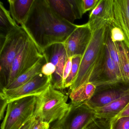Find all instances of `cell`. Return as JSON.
Here are the masks:
<instances>
[{
    "instance_id": "obj_1",
    "label": "cell",
    "mask_w": 129,
    "mask_h": 129,
    "mask_svg": "<svg viewBox=\"0 0 129 129\" xmlns=\"http://www.w3.org/2000/svg\"><path fill=\"white\" fill-rule=\"evenodd\" d=\"M77 25L58 15L47 0H35L28 17L22 25L42 51L57 43H64Z\"/></svg>"
},
{
    "instance_id": "obj_23",
    "label": "cell",
    "mask_w": 129,
    "mask_h": 129,
    "mask_svg": "<svg viewBox=\"0 0 129 129\" xmlns=\"http://www.w3.org/2000/svg\"><path fill=\"white\" fill-rule=\"evenodd\" d=\"M112 118L96 117L85 128L86 129H111Z\"/></svg>"
},
{
    "instance_id": "obj_9",
    "label": "cell",
    "mask_w": 129,
    "mask_h": 129,
    "mask_svg": "<svg viewBox=\"0 0 129 129\" xmlns=\"http://www.w3.org/2000/svg\"><path fill=\"white\" fill-rule=\"evenodd\" d=\"M129 93V84L124 82L96 86L92 97L86 102L91 108H102Z\"/></svg>"
},
{
    "instance_id": "obj_16",
    "label": "cell",
    "mask_w": 129,
    "mask_h": 129,
    "mask_svg": "<svg viewBox=\"0 0 129 129\" xmlns=\"http://www.w3.org/2000/svg\"><path fill=\"white\" fill-rule=\"evenodd\" d=\"M129 103V93L110 103L105 106L94 109L96 117L107 118L115 117Z\"/></svg>"
},
{
    "instance_id": "obj_3",
    "label": "cell",
    "mask_w": 129,
    "mask_h": 129,
    "mask_svg": "<svg viewBox=\"0 0 129 129\" xmlns=\"http://www.w3.org/2000/svg\"><path fill=\"white\" fill-rule=\"evenodd\" d=\"M68 95L53 88L51 84L37 96L35 116L38 120L50 124L62 118L68 110Z\"/></svg>"
},
{
    "instance_id": "obj_12",
    "label": "cell",
    "mask_w": 129,
    "mask_h": 129,
    "mask_svg": "<svg viewBox=\"0 0 129 129\" xmlns=\"http://www.w3.org/2000/svg\"><path fill=\"white\" fill-rule=\"evenodd\" d=\"M113 20V0H99L90 13L87 23L92 30L105 25L110 27Z\"/></svg>"
},
{
    "instance_id": "obj_29",
    "label": "cell",
    "mask_w": 129,
    "mask_h": 129,
    "mask_svg": "<svg viewBox=\"0 0 129 129\" xmlns=\"http://www.w3.org/2000/svg\"><path fill=\"white\" fill-rule=\"evenodd\" d=\"M72 57H69L68 58L64 68L63 73V81L64 84L66 80L68 77L71 70L72 66Z\"/></svg>"
},
{
    "instance_id": "obj_22",
    "label": "cell",
    "mask_w": 129,
    "mask_h": 129,
    "mask_svg": "<svg viewBox=\"0 0 129 129\" xmlns=\"http://www.w3.org/2000/svg\"><path fill=\"white\" fill-rule=\"evenodd\" d=\"M82 56H75L72 57V66L71 72L64 83V89L70 88L74 84L78 74Z\"/></svg>"
},
{
    "instance_id": "obj_18",
    "label": "cell",
    "mask_w": 129,
    "mask_h": 129,
    "mask_svg": "<svg viewBox=\"0 0 129 129\" xmlns=\"http://www.w3.org/2000/svg\"><path fill=\"white\" fill-rule=\"evenodd\" d=\"M46 62V60L44 56L33 67L16 78L11 83L4 89H15L26 83L34 77L41 73L42 67Z\"/></svg>"
},
{
    "instance_id": "obj_20",
    "label": "cell",
    "mask_w": 129,
    "mask_h": 129,
    "mask_svg": "<svg viewBox=\"0 0 129 129\" xmlns=\"http://www.w3.org/2000/svg\"><path fill=\"white\" fill-rule=\"evenodd\" d=\"M6 9L3 4L0 2V38L4 39L6 36L18 26Z\"/></svg>"
},
{
    "instance_id": "obj_4",
    "label": "cell",
    "mask_w": 129,
    "mask_h": 129,
    "mask_svg": "<svg viewBox=\"0 0 129 129\" xmlns=\"http://www.w3.org/2000/svg\"><path fill=\"white\" fill-rule=\"evenodd\" d=\"M29 36L19 25L1 40L0 83L1 90L8 85L11 67Z\"/></svg>"
},
{
    "instance_id": "obj_21",
    "label": "cell",
    "mask_w": 129,
    "mask_h": 129,
    "mask_svg": "<svg viewBox=\"0 0 129 129\" xmlns=\"http://www.w3.org/2000/svg\"><path fill=\"white\" fill-rule=\"evenodd\" d=\"M106 48L109 53L111 58L113 60V61L114 62L119 69L124 80L121 64L120 59L119 55L118 45L117 43H114L112 41L109 36V33L106 41Z\"/></svg>"
},
{
    "instance_id": "obj_28",
    "label": "cell",
    "mask_w": 129,
    "mask_h": 129,
    "mask_svg": "<svg viewBox=\"0 0 129 129\" xmlns=\"http://www.w3.org/2000/svg\"><path fill=\"white\" fill-rule=\"evenodd\" d=\"M56 68L53 63L46 62L44 65L41 69V73L47 76H52L55 71Z\"/></svg>"
},
{
    "instance_id": "obj_2",
    "label": "cell",
    "mask_w": 129,
    "mask_h": 129,
    "mask_svg": "<svg viewBox=\"0 0 129 129\" xmlns=\"http://www.w3.org/2000/svg\"><path fill=\"white\" fill-rule=\"evenodd\" d=\"M92 30L91 39L82 56L76 79L69 88L70 92L89 82L95 85L103 72L109 26L105 25L93 28Z\"/></svg>"
},
{
    "instance_id": "obj_13",
    "label": "cell",
    "mask_w": 129,
    "mask_h": 129,
    "mask_svg": "<svg viewBox=\"0 0 129 129\" xmlns=\"http://www.w3.org/2000/svg\"><path fill=\"white\" fill-rule=\"evenodd\" d=\"M113 12L114 20L111 26L121 30L125 38L124 43L129 49V0H113Z\"/></svg>"
},
{
    "instance_id": "obj_17",
    "label": "cell",
    "mask_w": 129,
    "mask_h": 129,
    "mask_svg": "<svg viewBox=\"0 0 129 129\" xmlns=\"http://www.w3.org/2000/svg\"><path fill=\"white\" fill-rule=\"evenodd\" d=\"M54 12L60 17L74 24L76 17L69 0H47Z\"/></svg>"
},
{
    "instance_id": "obj_14",
    "label": "cell",
    "mask_w": 129,
    "mask_h": 129,
    "mask_svg": "<svg viewBox=\"0 0 129 129\" xmlns=\"http://www.w3.org/2000/svg\"><path fill=\"white\" fill-rule=\"evenodd\" d=\"M35 0H8L10 13L18 25H23L26 22Z\"/></svg>"
},
{
    "instance_id": "obj_31",
    "label": "cell",
    "mask_w": 129,
    "mask_h": 129,
    "mask_svg": "<svg viewBox=\"0 0 129 129\" xmlns=\"http://www.w3.org/2000/svg\"><path fill=\"white\" fill-rule=\"evenodd\" d=\"M50 124L49 123L38 120L33 129H50Z\"/></svg>"
},
{
    "instance_id": "obj_34",
    "label": "cell",
    "mask_w": 129,
    "mask_h": 129,
    "mask_svg": "<svg viewBox=\"0 0 129 129\" xmlns=\"http://www.w3.org/2000/svg\"></svg>"
},
{
    "instance_id": "obj_5",
    "label": "cell",
    "mask_w": 129,
    "mask_h": 129,
    "mask_svg": "<svg viewBox=\"0 0 129 129\" xmlns=\"http://www.w3.org/2000/svg\"><path fill=\"white\" fill-rule=\"evenodd\" d=\"M37 96L24 97L9 102L1 129H19L35 116Z\"/></svg>"
},
{
    "instance_id": "obj_8",
    "label": "cell",
    "mask_w": 129,
    "mask_h": 129,
    "mask_svg": "<svg viewBox=\"0 0 129 129\" xmlns=\"http://www.w3.org/2000/svg\"><path fill=\"white\" fill-rule=\"evenodd\" d=\"M51 79L52 76H46L41 73L21 86L11 89H2L0 93L1 100L8 103L24 97L38 96L51 84Z\"/></svg>"
},
{
    "instance_id": "obj_6",
    "label": "cell",
    "mask_w": 129,
    "mask_h": 129,
    "mask_svg": "<svg viewBox=\"0 0 129 129\" xmlns=\"http://www.w3.org/2000/svg\"><path fill=\"white\" fill-rule=\"evenodd\" d=\"M96 117L95 110L86 102L70 106L64 117L53 123L50 129H84Z\"/></svg>"
},
{
    "instance_id": "obj_27",
    "label": "cell",
    "mask_w": 129,
    "mask_h": 129,
    "mask_svg": "<svg viewBox=\"0 0 129 129\" xmlns=\"http://www.w3.org/2000/svg\"><path fill=\"white\" fill-rule=\"evenodd\" d=\"M99 0H81V8L83 14L92 11L97 5Z\"/></svg>"
},
{
    "instance_id": "obj_11",
    "label": "cell",
    "mask_w": 129,
    "mask_h": 129,
    "mask_svg": "<svg viewBox=\"0 0 129 129\" xmlns=\"http://www.w3.org/2000/svg\"><path fill=\"white\" fill-rule=\"evenodd\" d=\"M92 30L87 23L78 25L64 43L68 58L83 56L92 36Z\"/></svg>"
},
{
    "instance_id": "obj_30",
    "label": "cell",
    "mask_w": 129,
    "mask_h": 129,
    "mask_svg": "<svg viewBox=\"0 0 129 129\" xmlns=\"http://www.w3.org/2000/svg\"><path fill=\"white\" fill-rule=\"evenodd\" d=\"M38 119L35 116H34L27 121L19 129H33Z\"/></svg>"
},
{
    "instance_id": "obj_10",
    "label": "cell",
    "mask_w": 129,
    "mask_h": 129,
    "mask_svg": "<svg viewBox=\"0 0 129 129\" xmlns=\"http://www.w3.org/2000/svg\"><path fill=\"white\" fill-rule=\"evenodd\" d=\"M43 53L47 62L53 63L56 68L52 76L51 85L56 89H63V71L68 59L64 43L53 44L45 49Z\"/></svg>"
},
{
    "instance_id": "obj_19",
    "label": "cell",
    "mask_w": 129,
    "mask_h": 129,
    "mask_svg": "<svg viewBox=\"0 0 129 129\" xmlns=\"http://www.w3.org/2000/svg\"><path fill=\"white\" fill-rule=\"evenodd\" d=\"M96 87L94 84L89 82L75 88L69 93L71 102L78 104L86 102L94 94Z\"/></svg>"
},
{
    "instance_id": "obj_24",
    "label": "cell",
    "mask_w": 129,
    "mask_h": 129,
    "mask_svg": "<svg viewBox=\"0 0 129 129\" xmlns=\"http://www.w3.org/2000/svg\"><path fill=\"white\" fill-rule=\"evenodd\" d=\"M111 129H129V116L112 118Z\"/></svg>"
},
{
    "instance_id": "obj_26",
    "label": "cell",
    "mask_w": 129,
    "mask_h": 129,
    "mask_svg": "<svg viewBox=\"0 0 129 129\" xmlns=\"http://www.w3.org/2000/svg\"><path fill=\"white\" fill-rule=\"evenodd\" d=\"M72 7L76 19L82 18L83 14L81 8V0H69Z\"/></svg>"
},
{
    "instance_id": "obj_25",
    "label": "cell",
    "mask_w": 129,
    "mask_h": 129,
    "mask_svg": "<svg viewBox=\"0 0 129 129\" xmlns=\"http://www.w3.org/2000/svg\"><path fill=\"white\" fill-rule=\"evenodd\" d=\"M109 36L112 41L114 43L124 42V35L119 28L115 26L109 27Z\"/></svg>"
},
{
    "instance_id": "obj_32",
    "label": "cell",
    "mask_w": 129,
    "mask_h": 129,
    "mask_svg": "<svg viewBox=\"0 0 129 129\" xmlns=\"http://www.w3.org/2000/svg\"><path fill=\"white\" fill-rule=\"evenodd\" d=\"M129 116V103L124 109L115 117Z\"/></svg>"
},
{
    "instance_id": "obj_7",
    "label": "cell",
    "mask_w": 129,
    "mask_h": 129,
    "mask_svg": "<svg viewBox=\"0 0 129 129\" xmlns=\"http://www.w3.org/2000/svg\"><path fill=\"white\" fill-rule=\"evenodd\" d=\"M44 57L43 51L29 37L13 62L7 86L16 78L33 67Z\"/></svg>"
},
{
    "instance_id": "obj_33",
    "label": "cell",
    "mask_w": 129,
    "mask_h": 129,
    "mask_svg": "<svg viewBox=\"0 0 129 129\" xmlns=\"http://www.w3.org/2000/svg\"><path fill=\"white\" fill-rule=\"evenodd\" d=\"M127 54H128V62H129V49H128V51H127Z\"/></svg>"
},
{
    "instance_id": "obj_15",
    "label": "cell",
    "mask_w": 129,
    "mask_h": 129,
    "mask_svg": "<svg viewBox=\"0 0 129 129\" xmlns=\"http://www.w3.org/2000/svg\"><path fill=\"white\" fill-rule=\"evenodd\" d=\"M119 82H124L119 69L111 58L106 48L105 61L103 72L95 86H96L102 84Z\"/></svg>"
}]
</instances>
